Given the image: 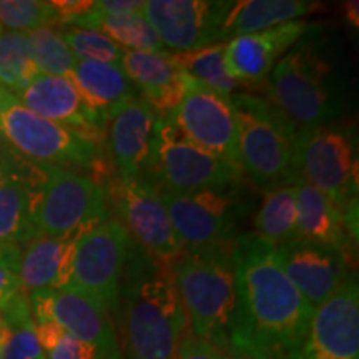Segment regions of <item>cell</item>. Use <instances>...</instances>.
Returning <instances> with one entry per match:
<instances>
[{
    "instance_id": "6da1fadb",
    "label": "cell",
    "mask_w": 359,
    "mask_h": 359,
    "mask_svg": "<svg viewBox=\"0 0 359 359\" xmlns=\"http://www.w3.org/2000/svg\"><path fill=\"white\" fill-rule=\"evenodd\" d=\"M233 255L236 304L230 341L253 359H302L314 309L281 269L275 246L243 233Z\"/></svg>"
},
{
    "instance_id": "7a4b0ae2",
    "label": "cell",
    "mask_w": 359,
    "mask_h": 359,
    "mask_svg": "<svg viewBox=\"0 0 359 359\" xmlns=\"http://www.w3.org/2000/svg\"><path fill=\"white\" fill-rule=\"evenodd\" d=\"M130 359H175L190 331L172 264L130 243L118 294V314Z\"/></svg>"
},
{
    "instance_id": "3957f363",
    "label": "cell",
    "mask_w": 359,
    "mask_h": 359,
    "mask_svg": "<svg viewBox=\"0 0 359 359\" xmlns=\"http://www.w3.org/2000/svg\"><path fill=\"white\" fill-rule=\"evenodd\" d=\"M318 29L291 47L268 75V100L298 128L338 122L348 105L339 65Z\"/></svg>"
},
{
    "instance_id": "277c9868",
    "label": "cell",
    "mask_w": 359,
    "mask_h": 359,
    "mask_svg": "<svg viewBox=\"0 0 359 359\" xmlns=\"http://www.w3.org/2000/svg\"><path fill=\"white\" fill-rule=\"evenodd\" d=\"M235 243L185 250L172 263V276L188 326L224 351L235 314Z\"/></svg>"
},
{
    "instance_id": "5b68a950",
    "label": "cell",
    "mask_w": 359,
    "mask_h": 359,
    "mask_svg": "<svg viewBox=\"0 0 359 359\" xmlns=\"http://www.w3.org/2000/svg\"><path fill=\"white\" fill-rule=\"evenodd\" d=\"M293 177L326 195L358 230V138L351 123L299 128Z\"/></svg>"
},
{
    "instance_id": "8992f818",
    "label": "cell",
    "mask_w": 359,
    "mask_h": 359,
    "mask_svg": "<svg viewBox=\"0 0 359 359\" xmlns=\"http://www.w3.org/2000/svg\"><path fill=\"white\" fill-rule=\"evenodd\" d=\"M230 100L238 125L241 170L264 191L294 185L293 151L299 128L268 98L233 93Z\"/></svg>"
},
{
    "instance_id": "52a82bcc",
    "label": "cell",
    "mask_w": 359,
    "mask_h": 359,
    "mask_svg": "<svg viewBox=\"0 0 359 359\" xmlns=\"http://www.w3.org/2000/svg\"><path fill=\"white\" fill-rule=\"evenodd\" d=\"M32 215L37 235L80 238L111 218L107 185L90 175L37 163Z\"/></svg>"
},
{
    "instance_id": "ba28073f",
    "label": "cell",
    "mask_w": 359,
    "mask_h": 359,
    "mask_svg": "<svg viewBox=\"0 0 359 359\" xmlns=\"http://www.w3.org/2000/svg\"><path fill=\"white\" fill-rule=\"evenodd\" d=\"M0 137L25 158L40 165H77L105 185L107 167L98 142L25 109L7 90L0 88Z\"/></svg>"
},
{
    "instance_id": "9c48e42d",
    "label": "cell",
    "mask_w": 359,
    "mask_h": 359,
    "mask_svg": "<svg viewBox=\"0 0 359 359\" xmlns=\"http://www.w3.org/2000/svg\"><path fill=\"white\" fill-rule=\"evenodd\" d=\"M142 178L173 193L233 187L243 172L187 140L168 116H160L150 161Z\"/></svg>"
},
{
    "instance_id": "30bf717a",
    "label": "cell",
    "mask_w": 359,
    "mask_h": 359,
    "mask_svg": "<svg viewBox=\"0 0 359 359\" xmlns=\"http://www.w3.org/2000/svg\"><path fill=\"white\" fill-rule=\"evenodd\" d=\"M156 190L183 248L200 250L235 243L238 222L245 213L236 185L191 193H173L160 187Z\"/></svg>"
},
{
    "instance_id": "8fae6325",
    "label": "cell",
    "mask_w": 359,
    "mask_h": 359,
    "mask_svg": "<svg viewBox=\"0 0 359 359\" xmlns=\"http://www.w3.org/2000/svg\"><path fill=\"white\" fill-rule=\"evenodd\" d=\"M132 238L111 217L77 240L70 283L67 288L82 291L118 314V294Z\"/></svg>"
},
{
    "instance_id": "7c38bea8",
    "label": "cell",
    "mask_w": 359,
    "mask_h": 359,
    "mask_svg": "<svg viewBox=\"0 0 359 359\" xmlns=\"http://www.w3.org/2000/svg\"><path fill=\"white\" fill-rule=\"evenodd\" d=\"M107 195L116 219L123 224L133 243L150 257L172 264L185 251L154 183L142 177L116 178L107 188Z\"/></svg>"
},
{
    "instance_id": "4fadbf2b",
    "label": "cell",
    "mask_w": 359,
    "mask_h": 359,
    "mask_svg": "<svg viewBox=\"0 0 359 359\" xmlns=\"http://www.w3.org/2000/svg\"><path fill=\"white\" fill-rule=\"evenodd\" d=\"M167 116L187 140L241 170L238 125L230 97L188 77L185 95Z\"/></svg>"
},
{
    "instance_id": "5bb4252c",
    "label": "cell",
    "mask_w": 359,
    "mask_h": 359,
    "mask_svg": "<svg viewBox=\"0 0 359 359\" xmlns=\"http://www.w3.org/2000/svg\"><path fill=\"white\" fill-rule=\"evenodd\" d=\"M233 2L218 0H147L142 15L170 50L190 52L222 42Z\"/></svg>"
},
{
    "instance_id": "9a60e30c",
    "label": "cell",
    "mask_w": 359,
    "mask_h": 359,
    "mask_svg": "<svg viewBox=\"0 0 359 359\" xmlns=\"http://www.w3.org/2000/svg\"><path fill=\"white\" fill-rule=\"evenodd\" d=\"M275 255L285 275L313 309L354 276L353 262L346 255L302 238L275 246Z\"/></svg>"
},
{
    "instance_id": "2e32d148",
    "label": "cell",
    "mask_w": 359,
    "mask_h": 359,
    "mask_svg": "<svg viewBox=\"0 0 359 359\" xmlns=\"http://www.w3.org/2000/svg\"><path fill=\"white\" fill-rule=\"evenodd\" d=\"M302 359H359V286L356 275L314 309Z\"/></svg>"
},
{
    "instance_id": "e0dca14e",
    "label": "cell",
    "mask_w": 359,
    "mask_h": 359,
    "mask_svg": "<svg viewBox=\"0 0 359 359\" xmlns=\"http://www.w3.org/2000/svg\"><path fill=\"white\" fill-rule=\"evenodd\" d=\"M29 303L35 321H50L72 338L88 344H120L110 313L102 303L82 291H30Z\"/></svg>"
},
{
    "instance_id": "ac0fdd59",
    "label": "cell",
    "mask_w": 359,
    "mask_h": 359,
    "mask_svg": "<svg viewBox=\"0 0 359 359\" xmlns=\"http://www.w3.org/2000/svg\"><path fill=\"white\" fill-rule=\"evenodd\" d=\"M160 115L142 97H133L107 116L109 148L120 180L140 178L148 167Z\"/></svg>"
},
{
    "instance_id": "d6986e66",
    "label": "cell",
    "mask_w": 359,
    "mask_h": 359,
    "mask_svg": "<svg viewBox=\"0 0 359 359\" xmlns=\"http://www.w3.org/2000/svg\"><path fill=\"white\" fill-rule=\"evenodd\" d=\"M15 97L25 109L42 118L75 130L95 142L103 138L107 116L88 105L70 77L40 74Z\"/></svg>"
},
{
    "instance_id": "ffe728a7",
    "label": "cell",
    "mask_w": 359,
    "mask_h": 359,
    "mask_svg": "<svg viewBox=\"0 0 359 359\" xmlns=\"http://www.w3.org/2000/svg\"><path fill=\"white\" fill-rule=\"evenodd\" d=\"M316 27L306 20H293L263 32L233 37L224 48L228 75L238 83L263 82L278 60Z\"/></svg>"
},
{
    "instance_id": "44dd1931",
    "label": "cell",
    "mask_w": 359,
    "mask_h": 359,
    "mask_svg": "<svg viewBox=\"0 0 359 359\" xmlns=\"http://www.w3.org/2000/svg\"><path fill=\"white\" fill-rule=\"evenodd\" d=\"M120 65L135 87L140 88L143 100L160 116L172 114L185 95L188 75L173 53L127 50Z\"/></svg>"
},
{
    "instance_id": "7402d4cb",
    "label": "cell",
    "mask_w": 359,
    "mask_h": 359,
    "mask_svg": "<svg viewBox=\"0 0 359 359\" xmlns=\"http://www.w3.org/2000/svg\"><path fill=\"white\" fill-rule=\"evenodd\" d=\"M294 185L298 238L339 250L353 262L358 230L349 224L346 215L316 188L302 182Z\"/></svg>"
},
{
    "instance_id": "603a6c76",
    "label": "cell",
    "mask_w": 359,
    "mask_h": 359,
    "mask_svg": "<svg viewBox=\"0 0 359 359\" xmlns=\"http://www.w3.org/2000/svg\"><path fill=\"white\" fill-rule=\"evenodd\" d=\"M37 163H11L0 156V243L22 246L39 236L32 215Z\"/></svg>"
},
{
    "instance_id": "cb8c5ba5",
    "label": "cell",
    "mask_w": 359,
    "mask_h": 359,
    "mask_svg": "<svg viewBox=\"0 0 359 359\" xmlns=\"http://www.w3.org/2000/svg\"><path fill=\"white\" fill-rule=\"evenodd\" d=\"M79 238L39 235L20 246L17 278L25 293L62 290L70 283L72 264Z\"/></svg>"
},
{
    "instance_id": "d4e9b609",
    "label": "cell",
    "mask_w": 359,
    "mask_h": 359,
    "mask_svg": "<svg viewBox=\"0 0 359 359\" xmlns=\"http://www.w3.org/2000/svg\"><path fill=\"white\" fill-rule=\"evenodd\" d=\"M69 77L88 105L105 116L130 98L137 97V87L120 64L77 60Z\"/></svg>"
},
{
    "instance_id": "484cf974",
    "label": "cell",
    "mask_w": 359,
    "mask_h": 359,
    "mask_svg": "<svg viewBox=\"0 0 359 359\" xmlns=\"http://www.w3.org/2000/svg\"><path fill=\"white\" fill-rule=\"evenodd\" d=\"M316 11V4L306 0H246L233 2L223 24L222 42L238 35L257 34L286 22L302 20Z\"/></svg>"
},
{
    "instance_id": "4316f807",
    "label": "cell",
    "mask_w": 359,
    "mask_h": 359,
    "mask_svg": "<svg viewBox=\"0 0 359 359\" xmlns=\"http://www.w3.org/2000/svg\"><path fill=\"white\" fill-rule=\"evenodd\" d=\"M4 334L0 341V359H45L35 333V320L29 294L24 290L0 303Z\"/></svg>"
},
{
    "instance_id": "83f0119b",
    "label": "cell",
    "mask_w": 359,
    "mask_h": 359,
    "mask_svg": "<svg viewBox=\"0 0 359 359\" xmlns=\"http://www.w3.org/2000/svg\"><path fill=\"white\" fill-rule=\"evenodd\" d=\"M79 29H90L102 32L114 40L125 50H142V52H161L163 43L158 35L151 29L150 24L142 15V12L122 13V15H107L90 8L87 13L79 17L72 24Z\"/></svg>"
},
{
    "instance_id": "f1b7e54d",
    "label": "cell",
    "mask_w": 359,
    "mask_h": 359,
    "mask_svg": "<svg viewBox=\"0 0 359 359\" xmlns=\"http://www.w3.org/2000/svg\"><path fill=\"white\" fill-rule=\"evenodd\" d=\"M296 185L269 188L253 218L255 235L278 246L298 238L296 230Z\"/></svg>"
},
{
    "instance_id": "f546056e",
    "label": "cell",
    "mask_w": 359,
    "mask_h": 359,
    "mask_svg": "<svg viewBox=\"0 0 359 359\" xmlns=\"http://www.w3.org/2000/svg\"><path fill=\"white\" fill-rule=\"evenodd\" d=\"M224 48L226 42H217L196 50L173 53V57L188 77L224 97H231L238 82L228 75L224 67Z\"/></svg>"
},
{
    "instance_id": "4dcf8cb0",
    "label": "cell",
    "mask_w": 359,
    "mask_h": 359,
    "mask_svg": "<svg viewBox=\"0 0 359 359\" xmlns=\"http://www.w3.org/2000/svg\"><path fill=\"white\" fill-rule=\"evenodd\" d=\"M40 75L30 55L27 34L0 32V88L17 95Z\"/></svg>"
},
{
    "instance_id": "1f68e13d",
    "label": "cell",
    "mask_w": 359,
    "mask_h": 359,
    "mask_svg": "<svg viewBox=\"0 0 359 359\" xmlns=\"http://www.w3.org/2000/svg\"><path fill=\"white\" fill-rule=\"evenodd\" d=\"M30 55L42 75L69 77L77 58L70 52L60 30L55 27H42L27 34Z\"/></svg>"
},
{
    "instance_id": "d6a6232c",
    "label": "cell",
    "mask_w": 359,
    "mask_h": 359,
    "mask_svg": "<svg viewBox=\"0 0 359 359\" xmlns=\"http://www.w3.org/2000/svg\"><path fill=\"white\" fill-rule=\"evenodd\" d=\"M60 24L55 8L43 0H0V27L29 34L42 27Z\"/></svg>"
},
{
    "instance_id": "836d02e7",
    "label": "cell",
    "mask_w": 359,
    "mask_h": 359,
    "mask_svg": "<svg viewBox=\"0 0 359 359\" xmlns=\"http://www.w3.org/2000/svg\"><path fill=\"white\" fill-rule=\"evenodd\" d=\"M70 52L80 62H103V64H120L125 55V48L102 32L90 29L70 27L62 32Z\"/></svg>"
},
{
    "instance_id": "e575fe53",
    "label": "cell",
    "mask_w": 359,
    "mask_h": 359,
    "mask_svg": "<svg viewBox=\"0 0 359 359\" xmlns=\"http://www.w3.org/2000/svg\"><path fill=\"white\" fill-rule=\"evenodd\" d=\"M45 359H123L120 344H88L64 333L45 353Z\"/></svg>"
},
{
    "instance_id": "d590c367",
    "label": "cell",
    "mask_w": 359,
    "mask_h": 359,
    "mask_svg": "<svg viewBox=\"0 0 359 359\" xmlns=\"http://www.w3.org/2000/svg\"><path fill=\"white\" fill-rule=\"evenodd\" d=\"M175 359H224L223 351L208 341L196 338L191 331H187L180 341Z\"/></svg>"
},
{
    "instance_id": "8d00e7d4",
    "label": "cell",
    "mask_w": 359,
    "mask_h": 359,
    "mask_svg": "<svg viewBox=\"0 0 359 359\" xmlns=\"http://www.w3.org/2000/svg\"><path fill=\"white\" fill-rule=\"evenodd\" d=\"M52 7L55 8L60 24L72 25L79 17L87 13L93 7L92 0H53Z\"/></svg>"
},
{
    "instance_id": "74e56055",
    "label": "cell",
    "mask_w": 359,
    "mask_h": 359,
    "mask_svg": "<svg viewBox=\"0 0 359 359\" xmlns=\"http://www.w3.org/2000/svg\"><path fill=\"white\" fill-rule=\"evenodd\" d=\"M143 0H97L93 8L107 15H122V13L142 12Z\"/></svg>"
},
{
    "instance_id": "f35d334b",
    "label": "cell",
    "mask_w": 359,
    "mask_h": 359,
    "mask_svg": "<svg viewBox=\"0 0 359 359\" xmlns=\"http://www.w3.org/2000/svg\"><path fill=\"white\" fill-rule=\"evenodd\" d=\"M19 290H22L19 278L13 275L11 269L0 264V303L6 302Z\"/></svg>"
},
{
    "instance_id": "ab89813d",
    "label": "cell",
    "mask_w": 359,
    "mask_h": 359,
    "mask_svg": "<svg viewBox=\"0 0 359 359\" xmlns=\"http://www.w3.org/2000/svg\"><path fill=\"white\" fill-rule=\"evenodd\" d=\"M19 259H20V246L0 243V264L11 269L13 275L17 273Z\"/></svg>"
},
{
    "instance_id": "60d3db41",
    "label": "cell",
    "mask_w": 359,
    "mask_h": 359,
    "mask_svg": "<svg viewBox=\"0 0 359 359\" xmlns=\"http://www.w3.org/2000/svg\"><path fill=\"white\" fill-rule=\"evenodd\" d=\"M223 356H224V359H253L246 349L238 346V344H235V343H231V341L228 343L226 349L223 351Z\"/></svg>"
},
{
    "instance_id": "b9f144b4",
    "label": "cell",
    "mask_w": 359,
    "mask_h": 359,
    "mask_svg": "<svg viewBox=\"0 0 359 359\" xmlns=\"http://www.w3.org/2000/svg\"><path fill=\"white\" fill-rule=\"evenodd\" d=\"M344 13H346L348 24L358 29L359 25V4L354 0V2H346L344 4Z\"/></svg>"
},
{
    "instance_id": "7bdbcfd3",
    "label": "cell",
    "mask_w": 359,
    "mask_h": 359,
    "mask_svg": "<svg viewBox=\"0 0 359 359\" xmlns=\"http://www.w3.org/2000/svg\"><path fill=\"white\" fill-rule=\"evenodd\" d=\"M2 334H4V323H2V318H0V341H2Z\"/></svg>"
},
{
    "instance_id": "ee69618b",
    "label": "cell",
    "mask_w": 359,
    "mask_h": 359,
    "mask_svg": "<svg viewBox=\"0 0 359 359\" xmlns=\"http://www.w3.org/2000/svg\"><path fill=\"white\" fill-rule=\"evenodd\" d=\"M0 32H2V27H0Z\"/></svg>"
}]
</instances>
